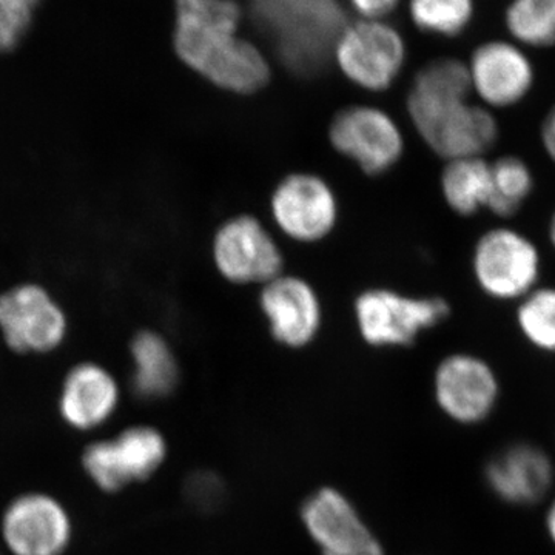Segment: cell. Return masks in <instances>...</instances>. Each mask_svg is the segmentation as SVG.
Instances as JSON below:
<instances>
[{
    "label": "cell",
    "instance_id": "obj_18",
    "mask_svg": "<svg viewBox=\"0 0 555 555\" xmlns=\"http://www.w3.org/2000/svg\"><path fill=\"white\" fill-rule=\"evenodd\" d=\"M261 308L273 337L288 347L309 345L321 324V306L313 288L294 276H276L261 294Z\"/></svg>",
    "mask_w": 555,
    "mask_h": 555
},
{
    "label": "cell",
    "instance_id": "obj_1",
    "mask_svg": "<svg viewBox=\"0 0 555 555\" xmlns=\"http://www.w3.org/2000/svg\"><path fill=\"white\" fill-rule=\"evenodd\" d=\"M240 20L232 7L177 13L175 50L215 86L247 94L268 83L270 69L257 47L236 38Z\"/></svg>",
    "mask_w": 555,
    "mask_h": 555
},
{
    "label": "cell",
    "instance_id": "obj_4",
    "mask_svg": "<svg viewBox=\"0 0 555 555\" xmlns=\"http://www.w3.org/2000/svg\"><path fill=\"white\" fill-rule=\"evenodd\" d=\"M167 459V441L156 427H126L115 437L91 441L80 454L87 478L105 494L155 476Z\"/></svg>",
    "mask_w": 555,
    "mask_h": 555
},
{
    "label": "cell",
    "instance_id": "obj_31",
    "mask_svg": "<svg viewBox=\"0 0 555 555\" xmlns=\"http://www.w3.org/2000/svg\"><path fill=\"white\" fill-rule=\"evenodd\" d=\"M0 555H2V554H0Z\"/></svg>",
    "mask_w": 555,
    "mask_h": 555
},
{
    "label": "cell",
    "instance_id": "obj_24",
    "mask_svg": "<svg viewBox=\"0 0 555 555\" xmlns=\"http://www.w3.org/2000/svg\"><path fill=\"white\" fill-rule=\"evenodd\" d=\"M518 327L525 338L543 352L555 353V288H534L521 298Z\"/></svg>",
    "mask_w": 555,
    "mask_h": 555
},
{
    "label": "cell",
    "instance_id": "obj_14",
    "mask_svg": "<svg viewBox=\"0 0 555 555\" xmlns=\"http://www.w3.org/2000/svg\"><path fill=\"white\" fill-rule=\"evenodd\" d=\"M470 89L489 107H513L528 96L535 72L517 43L489 40L474 51L469 65Z\"/></svg>",
    "mask_w": 555,
    "mask_h": 555
},
{
    "label": "cell",
    "instance_id": "obj_3",
    "mask_svg": "<svg viewBox=\"0 0 555 555\" xmlns=\"http://www.w3.org/2000/svg\"><path fill=\"white\" fill-rule=\"evenodd\" d=\"M258 28L275 43L280 61L298 76L318 75L345 30L338 0H248Z\"/></svg>",
    "mask_w": 555,
    "mask_h": 555
},
{
    "label": "cell",
    "instance_id": "obj_12",
    "mask_svg": "<svg viewBox=\"0 0 555 555\" xmlns=\"http://www.w3.org/2000/svg\"><path fill=\"white\" fill-rule=\"evenodd\" d=\"M343 73L367 90H385L397 78L404 62V43L393 28L360 24L343 33L337 43Z\"/></svg>",
    "mask_w": 555,
    "mask_h": 555
},
{
    "label": "cell",
    "instance_id": "obj_26",
    "mask_svg": "<svg viewBox=\"0 0 555 555\" xmlns=\"http://www.w3.org/2000/svg\"><path fill=\"white\" fill-rule=\"evenodd\" d=\"M188 494L199 507L218 506L222 500V483L214 474H195L188 483Z\"/></svg>",
    "mask_w": 555,
    "mask_h": 555
},
{
    "label": "cell",
    "instance_id": "obj_5",
    "mask_svg": "<svg viewBox=\"0 0 555 555\" xmlns=\"http://www.w3.org/2000/svg\"><path fill=\"white\" fill-rule=\"evenodd\" d=\"M73 535L72 514L49 492H22L0 517V537L11 555H64Z\"/></svg>",
    "mask_w": 555,
    "mask_h": 555
},
{
    "label": "cell",
    "instance_id": "obj_30",
    "mask_svg": "<svg viewBox=\"0 0 555 555\" xmlns=\"http://www.w3.org/2000/svg\"><path fill=\"white\" fill-rule=\"evenodd\" d=\"M550 240H551V243H553V246L555 247V211H554L553 218H551Z\"/></svg>",
    "mask_w": 555,
    "mask_h": 555
},
{
    "label": "cell",
    "instance_id": "obj_11",
    "mask_svg": "<svg viewBox=\"0 0 555 555\" xmlns=\"http://www.w3.org/2000/svg\"><path fill=\"white\" fill-rule=\"evenodd\" d=\"M331 141L369 175L389 170L403 153V137L397 124L382 109L372 107L339 112L332 122Z\"/></svg>",
    "mask_w": 555,
    "mask_h": 555
},
{
    "label": "cell",
    "instance_id": "obj_29",
    "mask_svg": "<svg viewBox=\"0 0 555 555\" xmlns=\"http://www.w3.org/2000/svg\"><path fill=\"white\" fill-rule=\"evenodd\" d=\"M546 529L547 534H550L551 540H553L555 545V500L553 505H551L550 511H547Z\"/></svg>",
    "mask_w": 555,
    "mask_h": 555
},
{
    "label": "cell",
    "instance_id": "obj_7",
    "mask_svg": "<svg viewBox=\"0 0 555 555\" xmlns=\"http://www.w3.org/2000/svg\"><path fill=\"white\" fill-rule=\"evenodd\" d=\"M441 298H408L389 291H371L357 301L361 335L372 346H409L420 332L448 317Z\"/></svg>",
    "mask_w": 555,
    "mask_h": 555
},
{
    "label": "cell",
    "instance_id": "obj_6",
    "mask_svg": "<svg viewBox=\"0 0 555 555\" xmlns=\"http://www.w3.org/2000/svg\"><path fill=\"white\" fill-rule=\"evenodd\" d=\"M474 275L489 297L521 299L534 291L539 281V250L517 230H489L474 250Z\"/></svg>",
    "mask_w": 555,
    "mask_h": 555
},
{
    "label": "cell",
    "instance_id": "obj_28",
    "mask_svg": "<svg viewBox=\"0 0 555 555\" xmlns=\"http://www.w3.org/2000/svg\"><path fill=\"white\" fill-rule=\"evenodd\" d=\"M542 142L547 156L555 164V105L550 109L542 122Z\"/></svg>",
    "mask_w": 555,
    "mask_h": 555
},
{
    "label": "cell",
    "instance_id": "obj_15",
    "mask_svg": "<svg viewBox=\"0 0 555 555\" xmlns=\"http://www.w3.org/2000/svg\"><path fill=\"white\" fill-rule=\"evenodd\" d=\"M337 199L315 175H292L272 196V214L286 235L297 241L324 238L337 221Z\"/></svg>",
    "mask_w": 555,
    "mask_h": 555
},
{
    "label": "cell",
    "instance_id": "obj_21",
    "mask_svg": "<svg viewBox=\"0 0 555 555\" xmlns=\"http://www.w3.org/2000/svg\"><path fill=\"white\" fill-rule=\"evenodd\" d=\"M505 25L516 42L531 49L555 46V0H511Z\"/></svg>",
    "mask_w": 555,
    "mask_h": 555
},
{
    "label": "cell",
    "instance_id": "obj_8",
    "mask_svg": "<svg viewBox=\"0 0 555 555\" xmlns=\"http://www.w3.org/2000/svg\"><path fill=\"white\" fill-rule=\"evenodd\" d=\"M0 331L14 352L46 353L64 341L67 321L42 287L24 284L0 297Z\"/></svg>",
    "mask_w": 555,
    "mask_h": 555
},
{
    "label": "cell",
    "instance_id": "obj_27",
    "mask_svg": "<svg viewBox=\"0 0 555 555\" xmlns=\"http://www.w3.org/2000/svg\"><path fill=\"white\" fill-rule=\"evenodd\" d=\"M350 2L364 16L378 17L396 9L398 0H350Z\"/></svg>",
    "mask_w": 555,
    "mask_h": 555
},
{
    "label": "cell",
    "instance_id": "obj_9",
    "mask_svg": "<svg viewBox=\"0 0 555 555\" xmlns=\"http://www.w3.org/2000/svg\"><path fill=\"white\" fill-rule=\"evenodd\" d=\"M301 520L323 555H385L356 506L337 489L313 492L302 505Z\"/></svg>",
    "mask_w": 555,
    "mask_h": 555
},
{
    "label": "cell",
    "instance_id": "obj_19",
    "mask_svg": "<svg viewBox=\"0 0 555 555\" xmlns=\"http://www.w3.org/2000/svg\"><path fill=\"white\" fill-rule=\"evenodd\" d=\"M134 396L144 401L170 396L178 383V364L166 339L155 332H141L131 343Z\"/></svg>",
    "mask_w": 555,
    "mask_h": 555
},
{
    "label": "cell",
    "instance_id": "obj_20",
    "mask_svg": "<svg viewBox=\"0 0 555 555\" xmlns=\"http://www.w3.org/2000/svg\"><path fill=\"white\" fill-rule=\"evenodd\" d=\"M441 190L455 214L463 217L477 214L491 199V164L481 156L449 160L441 175Z\"/></svg>",
    "mask_w": 555,
    "mask_h": 555
},
{
    "label": "cell",
    "instance_id": "obj_2",
    "mask_svg": "<svg viewBox=\"0 0 555 555\" xmlns=\"http://www.w3.org/2000/svg\"><path fill=\"white\" fill-rule=\"evenodd\" d=\"M469 90L447 80H415L408 107L415 129L437 155L448 160L477 158L499 138L492 113L469 104Z\"/></svg>",
    "mask_w": 555,
    "mask_h": 555
},
{
    "label": "cell",
    "instance_id": "obj_17",
    "mask_svg": "<svg viewBox=\"0 0 555 555\" xmlns=\"http://www.w3.org/2000/svg\"><path fill=\"white\" fill-rule=\"evenodd\" d=\"M486 483L511 505H531L550 491L554 467L550 456L532 444L502 449L486 465Z\"/></svg>",
    "mask_w": 555,
    "mask_h": 555
},
{
    "label": "cell",
    "instance_id": "obj_23",
    "mask_svg": "<svg viewBox=\"0 0 555 555\" xmlns=\"http://www.w3.org/2000/svg\"><path fill=\"white\" fill-rule=\"evenodd\" d=\"M474 0H411V16L420 30L455 38L473 22Z\"/></svg>",
    "mask_w": 555,
    "mask_h": 555
},
{
    "label": "cell",
    "instance_id": "obj_22",
    "mask_svg": "<svg viewBox=\"0 0 555 555\" xmlns=\"http://www.w3.org/2000/svg\"><path fill=\"white\" fill-rule=\"evenodd\" d=\"M492 192L488 208L496 217L509 218L520 210L534 189L528 164L517 156H503L491 164Z\"/></svg>",
    "mask_w": 555,
    "mask_h": 555
},
{
    "label": "cell",
    "instance_id": "obj_13",
    "mask_svg": "<svg viewBox=\"0 0 555 555\" xmlns=\"http://www.w3.org/2000/svg\"><path fill=\"white\" fill-rule=\"evenodd\" d=\"M219 272L233 283H269L280 276L283 257L275 241L250 217L232 219L222 225L214 244Z\"/></svg>",
    "mask_w": 555,
    "mask_h": 555
},
{
    "label": "cell",
    "instance_id": "obj_10",
    "mask_svg": "<svg viewBox=\"0 0 555 555\" xmlns=\"http://www.w3.org/2000/svg\"><path fill=\"white\" fill-rule=\"evenodd\" d=\"M434 389L441 411L463 425L483 422L499 400V379L481 358L456 353L437 367Z\"/></svg>",
    "mask_w": 555,
    "mask_h": 555
},
{
    "label": "cell",
    "instance_id": "obj_16",
    "mask_svg": "<svg viewBox=\"0 0 555 555\" xmlns=\"http://www.w3.org/2000/svg\"><path fill=\"white\" fill-rule=\"evenodd\" d=\"M115 377L96 363H80L62 383L60 415L69 429L91 433L107 425L119 406Z\"/></svg>",
    "mask_w": 555,
    "mask_h": 555
},
{
    "label": "cell",
    "instance_id": "obj_25",
    "mask_svg": "<svg viewBox=\"0 0 555 555\" xmlns=\"http://www.w3.org/2000/svg\"><path fill=\"white\" fill-rule=\"evenodd\" d=\"M40 0H0V53L16 49L30 28Z\"/></svg>",
    "mask_w": 555,
    "mask_h": 555
}]
</instances>
